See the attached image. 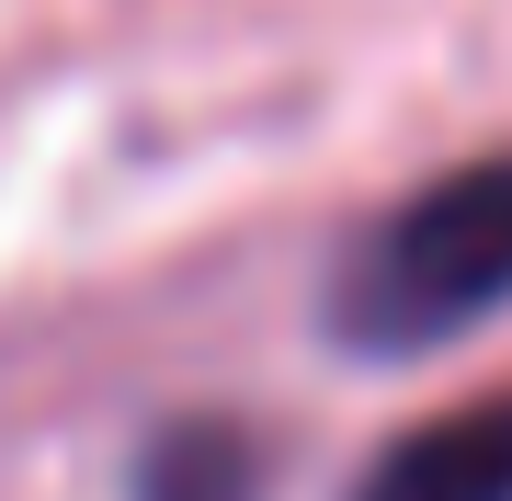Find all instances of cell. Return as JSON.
Listing matches in <instances>:
<instances>
[{
  "instance_id": "7a4b0ae2",
  "label": "cell",
  "mask_w": 512,
  "mask_h": 501,
  "mask_svg": "<svg viewBox=\"0 0 512 501\" xmlns=\"http://www.w3.org/2000/svg\"><path fill=\"white\" fill-rule=\"evenodd\" d=\"M342 501H512V388L456 399L433 422L387 433V445L353 467Z\"/></svg>"
},
{
  "instance_id": "3957f363",
  "label": "cell",
  "mask_w": 512,
  "mask_h": 501,
  "mask_svg": "<svg viewBox=\"0 0 512 501\" xmlns=\"http://www.w3.org/2000/svg\"><path fill=\"white\" fill-rule=\"evenodd\" d=\"M137 501H262V433L228 410H183L137 445Z\"/></svg>"
},
{
  "instance_id": "6da1fadb",
  "label": "cell",
  "mask_w": 512,
  "mask_h": 501,
  "mask_svg": "<svg viewBox=\"0 0 512 501\" xmlns=\"http://www.w3.org/2000/svg\"><path fill=\"white\" fill-rule=\"evenodd\" d=\"M501 308H512V149H478L433 183H410L399 205H376L319 285L330 342L365 365L467 342Z\"/></svg>"
}]
</instances>
